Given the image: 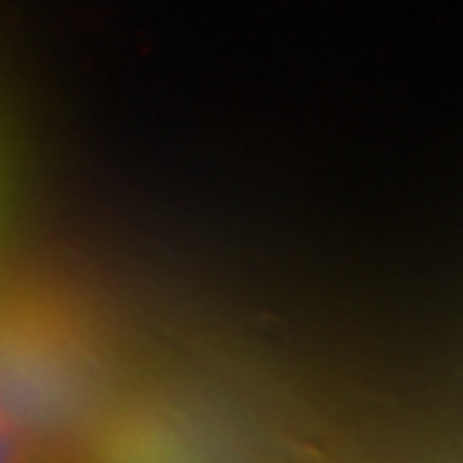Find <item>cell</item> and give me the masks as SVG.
<instances>
[{"instance_id": "1", "label": "cell", "mask_w": 463, "mask_h": 463, "mask_svg": "<svg viewBox=\"0 0 463 463\" xmlns=\"http://www.w3.org/2000/svg\"><path fill=\"white\" fill-rule=\"evenodd\" d=\"M0 463H28V439L0 412Z\"/></svg>"}]
</instances>
